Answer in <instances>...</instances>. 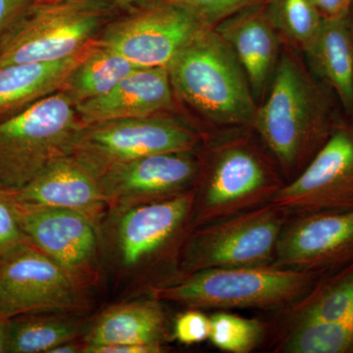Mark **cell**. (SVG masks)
<instances>
[{
    "instance_id": "1",
    "label": "cell",
    "mask_w": 353,
    "mask_h": 353,
    "mask_svg": "<svg viewBox=\"0 0 353 353\" xmlns=\"http://www.w3.org/2000/svg\"><path fill=\"white\" fill-rule=\"evenodd\" d=\"M331 88L316 82L294 55L279 59L266 101L257 108L256 130L285 183L296 178L329 138L339 117Z\"/></svg>"
},
{
    "instance_id": "2",
    "label": "cell",
    "mask_w": 353,
    "mask_h": 353,
    "mask_svg": "<svg viewBox=\"0 0 353 353\" xmlns=\"http://www.w3.org/2000/svg\"><path fill=\"white\" fill-rule=\"evenodd\" d=\"M174 94L220 126L252 127L257 106L238 58L214 28L204 30L168 65Z\"/></svg>"
},
{
    "instance_id": "3",
    "label": "cell",
    "mask_w": 353,
    "mask_h": 353,
    "mask_svg": "<svg viewBox=\"0 0 353 353\" xmlns=\"http://www.w3.org/2000/svg\"><path fill=\"white\" fill-rule=\"evenodd\" d=\"M320 278L272 265L206 269L153 287L152 294L192 309L281 311L303 299Z\"/></svg>"
},
{
    "instance_id": "4",
    "label": "cell",
    "mask_w": 353,
    "mask_h": 353,
    "mask_svg": "<svg viewBox=\"0 0 353 353\" xmlns=\"http://www.w3.org/2000/svg\"><path fill=\"white\" fill-rule=\"evenodd\" d=\"M120 12L92 0L34 2L0 37V67L73 57Z\"/></svg>"
},
{
    "instance_id": "5",
    "label": "cell",
    "mask_w": 353,
    "mask_h": 353,
    "mask_svg": "<svg viewBox=\"0 0 353 353\" xmlns=\"http://www.w3.org/2000/svg\"><path fill=\"white\" fill-rule=\"evenodd\" d=\"M196 183L194 228L270 203L285 182L259 148L234 139L214 146L206 162L201 160Z\"/></svg>"
},
{
    "instance_id": "6",
    "label": "cell",
    "mask_w": 353,
    "mask_h": 353,
    "mask_svg": "<svg viewBox=\"0 0 353 353\" xmlns=\"http://www.w3.org/2000/svg\"><path fill=\"white\" fill-rule=\"evenodd\" d=\"M82 127L75 104L62 90L0 121V190H22L68 155Z\"/></svg>"
},
{
    "instance_id": "7",
    "label": "cell",
    "mask_w": 353,
    "mask_h": 353,
    "mask_svg": "<svg viewBox=\"0 0 353 353\" xmlns=\"http://www.w3.org/2000/svg\"><path fill=\"white\" fill-rule=\"evenodd\" d=\"M290 216L267 203L241 214L194 228L183 243L180 275L214 268L268 266Z\"/></svg>"
},
{
    "instance_id": "8",
    "label": "cell",
    "mask_w": 353,
    "mask_h": 353,
    "mask_svg": "<svg viewBox=\"0 0 353 353\" xmlns=\"http://www.w3.org/2000/svg\"><path fill=\"white\" fill-rule=\"evenodd\" d=\"M201 138L164 114L83 125L69 155L99 176L112 165L164 152H196Z\"/></svg>"
},
{
    "instance_id": "9",
    "label": "cell",
    "mask_w": 353,
    "mask_h": 353,
    "mask_svg": "<svg viewBox=\"0 0 353 353\" xmlns=\"http://www.w3.org/2000/svg\"><path fill=\"white\" fill-rule=\"evenodd\" d=\"M206 29L181 7L148 0L114 16L95 41L139 68L168 67L179 51Z\"/></svg>"
},
{
    "instance_id": "10",
    "label": "cell",
    "mask_w": 353,
    "mask_h": 353,
    "mask_svg": "<svg viewBox=\"0 0 353 353\" xmlns=\"http://www.w3.org/2000/svg\"><path fill=\"white\" fill-rule=\"evenodd\" d=\"M83 288L30 241L0 257V314L10 319L85 308Z\"/></svg>"
},
{
    "instance_id": "11",
    "label": "cell",
    "mask_w": 353,
    "mask_h": 353,
    "mask_svg": "<svg viewBox=\"0 0 353 353\" xmlns=\"http://www.w3.org/2000/svg\"><path fill=\"white\" fill-rule=\"evenodd\" d=\"M271 203L290 216L353 208V116L339 118L314 157Z\"/></svg>"
},
{
    "instance_id": "12",
    "label": "cell",
    "mask_w": 353,
    "mask_h": 353,
    "mask_svg": "<svg viewBox=\"0 0 353 353\" xmlns=\"http://www.w3.org/2000/svg\"><path fill=\"white\" fill-rule=\"evenodd\" d=\"M353 262V208L290 216L272 266L326 276Z\"/></svg>"
},
{
    "instance_id": "13",
    "label": "cell",
    "mask_w": 353,
    "mask_h": 353,
    "mask_svg": "<svg viewBox=\"0 0 353 353\" xmlns=\"http://www.w3.org/2000/svg\"><path fill=\"white\" fill-rule=\"evenodd\" d=\"M6 192L28 241L83 287L92 281L97 245L94 223L76 211L28 203Z\"/></svg>"
},
{
    "instance_id": "14",
    "label": "cell",
    "mask_w": 353,
    "mask_h": 353,
    "mask_svg": "<svg viewBox=\"0 0 353 353\" xmlns=\"http://www.w3.org/2000/svg\"><path fill=\"white\" fill-rule=\"evenodd\" d=\"M201 168L194 152H164L112 165L97 179L108 206L127 209L194 189Z\"/></svg>"
},
{
    "instance_id": "15",
    "label": "cell",
    "mask_w": 353,
    "mask_h": 353,
    "mask_svg": "<svg viewBox=\"0 0 353 353\" xmlns=\"http://www.w3.org/2000/svg\"><path fill=\"white\" fill-rule=\"evenodd\" d=\"M194 189L170 199L127 208L118 227L123 263L136 267L165 259L175 250L188 228L194 226Z\"/></svg>"
},
{
    "instance_id": "16",
    "label": "cell",
    "mask_w": 353,
    "mask_h": 353,
    "mask_svg": "<svg viewBox=\"0 0 353 353\" xmlns=\"http://www.w3.org/2000/svg\"><path fill=\"white\" fill-rule=\"evenodd\" d=\"M174 97L167 67L138 68L108 94L76 109L83 125H90L167 113L174 108Z\"/></svg>"
},
{
    "instance_id": "17",
    "label": "cell",
    "mask_w": 353,
    "mask_h": 353,
    "mask_svg": "<svg viewBox=\"0 0 353 353\" xmlns=\"http://www.w3.org/2000/svg\"><path fill=\"white\" fill-rule=\"evenodd\" d=\"M7 192L17 201L76 211L94 224L108 206L97 176L69 154L51 162L22 190Z\"/></svg>"
},
{
    "instance_id": "18",
    "label": "cell",
    "mask_w": 353,
    "mask_h": 353,
    "mask_svg": "<svg viewBox=\"0 0 353 353\" xmlns=\"http://www.w3.org/2000/svg\"><path fill=\"white\" fill-rule=\"evenodd\" d=\"M214 29L238 58L255 99L261 97L280 59L281 37L269 19L266 3L240 11Z\"/></svg>"
},
{
    "instance_id": "19",
    "label": "cell",
    "mask_w": 353,
    "mask_h": 353,
    "mask_svg": "<svg viewBox=\"0 0 353 353\" xmlns=\"http://www.w3.org/2000/svg\"><path fill=\"white\" fill-rule=\"evenodd\" d=\"M160 303L152 296V299L116 304L106 309L88 330L83 348L141 345L165 350L169 333Z\"/></svg>"
},
{
    "instance_id": "20",
    "label": "cell",
    "mask_w": 353,
    "mask_h": 353,
    "mask_svg": "<svg viewBox=\"0 0 353 353\" xmlns=\"http://www.w3.org/2000/svg\"><path fill=\"white\" fill-rule=\"evenodd\" d=\"M92 43L94 41L65 59L0 67V121L8 119L61 90Z\"/></svg>"
},
{
    "instance_id": "21",
    "label": "cell",
    "mask_w": 353,
    "mask_h": 353,
    "mask_svg": "<svg viewBox=\"0 0 353 353\" xmlns=\"http://www.w3.org/2000/svg\"><path fill=\"white\" fill-rule=\"evenodd\" d=\"M309 64L353 116V29L347 16L324 19L319 34L304 51Z\"/></svg>"
},
{
    "instance_id": "22",
    "label": "cell",
    "mask_w": 353,
    "mask_h": 353,
    "mask_svg": "<svg viewBox=\"0 0 353 353\" xmlns=\"http://www.w3.org/2000/svg\"><path fill=\"white\" fill-rule=\"evenodd\" d=\"M353 317V262L320 278L303 299L280 311L285 330Z\"/></svg>"
},
{
    "instance_id": "23",
    "label": "cell",
    "mask_w": 353,
    "mask_h": 353,
    "mask_svg": "<svg viewBox=\"0 0 353 353\" xmlns=\"http://www.w3.org/2000/svg\"><path fill=\"white\" fill-rule=\"evenodd\" d=\"M138 68L119 53L94 41L61 90L77 106L108 94Z\"/></svg>"
},
{
    "instance_id": "24",
    "label": "cell",
    "mask_w": 353,
    "mask_h": 353,
    "mask_svg": "<svg viewBox=\"0 0 353 353\" xmlns=\"http://www.w3.org/2000/svg\"><path fill=\"white\" fill-rule=\"evenodd\" d=\"M65 313H39L10 319L7 353H50L57 345L76 341L82 322Z\"/></svg>"
},
{
    "instance_id": "25",
    "label": "cell",
    "mask_w": 353,
    "mask_h": 353,
    "mask_svg": "<svg viewBox=\"0 0 353 353\" xmlns=\"http://www.w3.org/2000/svg\"><path fill=\"white\" fill-rule=\"evenodd\" d=\"M266 11L279 36L303 52L319 34L324 21L311 0H268Z\"/></svg>"
},
{
    "instance_id": "26",
    "label": "cell",
    "mask_w": 353,
    "mask_h": 353,
    "mask_svg": "<svg viewBox=\"0 0 353 353\" xmlns=\"http://www.w3.org/2000/svg\"><path fill=\"white\" fill-rule=\"evenodd\" d=\"M208 340L228 353H250L264 340L267 327L259 319L218 311L210 316Z\"/></svg>"
},
{
    "instance_id": "27",
    "label": "cell",
    "mask_w": 353,
    "mask_h": 353,
    "mask_svg": "<svg viewBox=\"0 0 353 353\" xmlns=\"http://www.w3.org/2000/svg\"><path fill=\"white\" fill-rule=\"evenodd\" d=\"M192 14L208 28L216 26L250 7L261 6L268 0H165Z\"/></svg>"
},
{
    "instance_id": "28",
    "label": "cell",
    "mask_w": 353,
    "mask_h": 353,
    "mask_svg": "<svg viewBox=\"0 0 353 353\" xmlns=\"http://www.w3.org/2000/svg\"><path fill=\"white\" fill-rule=\"evenodd\" d=\"M210 318L199 311L189 308L176 318L173 338L183 345H194L208 340Z\"/></svg>"
},
{
    "instance_id": "29",
    "label": "cell",
    "mask_w": 353,
    "mask_h": 353,
    "mask_svg": "<svg viewBox=\"0 0 353 353\" xmlns=\"http://www.w3.org/2000/svg\"><path fill=\"white\" fill-rule=\"evenodd\" d=\"M28 241L4 190H0V257Z\"/></svg>"
},
{
    "instance_id": "30",
    "label": "cell",
    "mask_w": 353,
    "mask_h": 353,
    "mask_svg": "<svg viewBox=\"0 0 353 353\" xmlns=\"http://www.w3.org/2000/svg\"><path fill=\"white\" fill-rule=\"evenodd\" d=\"M34 3V0H0V37Z\"/></svg>"
},
{
    "instance_id": "31",
    "label": "cell",
    "mask_w": 353,
    "mask_h": 353,
    "mask_svg": "<svg viewBox=\"0 0 353 353\" xmlns=\"http://www.w3.org/2000/svg\"><path fill=\"white\" fill-rule=\"evenodd\" d=\"M85 353H160L164 352L163 348L141 345H99L83 348Z\"/></svg>"
},
{
    "instance_id": "32",
    "label": "cell",
    "mask_w": 353,
    "mask_h": 353,
    "mask_svg": "<svg viewBox=\"0 0 353 353\" xmlns=\"http://www.w3.org/2000/svg\"><path fill=\"white\" fill-rule=\"evenodd\" d=\"M324 19L347 16L345 0H311Z\"/></svg>"
},
{
    "instance_id": "33",
    "label": "cell",
    "mask_w": 353,
    "mask_h": 353,
    "mask_svg": "<svg viewBox=\"0 0 353 353\" xmlns=\"http://www.w3.org/2000/svg\"><path fill=\"white\" fill-rule=\"evenodd\" d=\"M10 318L0 314V353H7Z\"/></svg>"
},
{
    "instance_id": "34",
    "label": "cell",
    "mask_w": 353,
    "mask_h": 353,
    "mask_svg": "<svg viewBox=\"0 0 353 353\" xmlns=\"http://www.w3.org/2000/svg\"><path fill=\"white\" fill-rule=\"evenodd\" d=\"M92 1L103 2V3L110 4V6L116 7L120 11H125L127 9L132 8V7L139 6L143 2L148 1V0H92Z\"/></svg>"
},
{
    "instance_id": "35",
    "label": "cell",
    "mask_w": 353,
    "mask_h": 353,
    "mask_svg": "<svg viewBox=\"0 0 353 353\" xmlns=\"http://www.w3.org/2000/svg\"><path fill=\"white\" fill-rule=\"evenodd\" d=\"M83 345H77L75 341H73L57 345L50 353H77L83 352Z\"/></svg>"
},
{
    "instance_id": "36",
    "label": "cell",
    "mask_w": 353,
    "mask_h": 353,
    "mask_svg": "<svg viewBox=\"0 0 353 353\" xmlns=\"http://www.w3.org/2000/svg\"><path fill=\"white\" fill-rule=\"evenodd\" d=\"M347 16L348 20H350V24H352V27L353 29V1L352 3V6H350V9H348V12H347Z\"/></svg>"
},
{
    "instance_id": "37",
    "label": "cell",
    "mask_w": 353,
    "mask_h": 353,
    "mask_svg": "<svg viewBox=\"0 0 353 353\" xmlns=\"http://www.w3.org/2000/svg\"><path fill=\"white\" fill-rule=\"evenodd\" d=\"M353 0H345V11H347V15L348 12V9H350V6H352Z\"/></svg>"
},
{
    "instance_id": "38",
    "label": "cell",
    "mask_w": 353,
    "mask_h": 353,
    "mask_svg": "<svg viewBox=\"0 0 353 353\" xmlns=\"http://www.w3.org/2000/svg\"><path fill=\"white\" fill-rule=\"evenodd\" d=\"M46 1V0H34V2Z\"/></svg>"
}]
</instances>
